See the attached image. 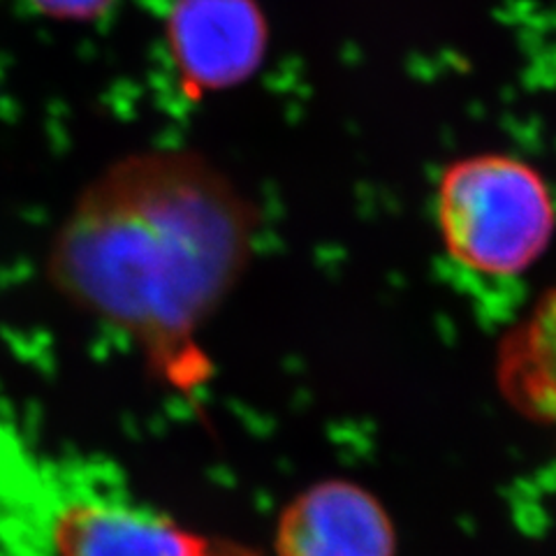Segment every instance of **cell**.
<instances>
[{
  "label": "cell",
  "mask_w": 556,
  "mask_h": 556,
  "mask_svg": "<svg viewBox=\"0 0 556 556\" xmlns=\"http://www.w3.org/2000/svg\"><path fill=\"white\" fill-rule=\"evenodd\" d=\"M253 230L249 202L202 155L135 153L77 198L51 243L49 281L188 388L206 371L195 337L247 269Z\"/></svg>",
  "instance_id": "obj_1"
},
{
  "label": "cell",
  "mask_w": 556,
  "mask_h": 556,
  "mask_svg": "<svg viewBox=\"0 0 556 556\" xmlns=\"http://www.w3.org/2000/svg\"><path fill=\"white\" fill-rule=\"evenodd\" d=\"M437 223L447 255L459 267L486 278H513L549 247L556 208L533 165L506 153H478L443 172Z\"/></svg>",
  "instance_id": "obj_2"
},
{
  "label": "cell",
  "mask_w": 556,
  "mask_h": 556,
  "mask_svg": "<svg viewBox=\"0 0 556 556\" xmlns=\"http://www.w3.org/2000/svg\"><path fill=\"white\" fill-rule=\"evenodd\" d=\"M167 51L190 93L249 81L267 54V22L255 0H172Z\"/></svg>",
  "instance_id": "obj_3"
},
{
  "label": "cell",
  "mask_w": 556,
  "mask_h": 556,
  "mask_svg": "<svg viewBox=\"0 0 556 556\" xmlns=\"http://www.w3.org/2000/svg\"><path fill=\"white\" fill-rule=\"evenodd\" d=\"M278 556H394L396 533L382 503L357 482L325 480L278 517Z\"/></svg>",
  "instance_id": "obj_4"
},
{
  "label": "cell",
  "mask_w": 556,
  "mask_h": 556,
  "mask_svg": "<svg viewBox=\"0 0 556 556\" xmlns=\"http://www.w3.org/2000/svg\"><path fill=\"white\" fill-rule=\"evenodd\" d=\"M56 556H223L167 515L116 498H70L51 517Z\"/></svg>",
  "instance_id": "obj_5"
},
{
  "label": "cell",
  "mask_w": 556,
  "mask_h": 556,
  "mask_svg": "<svg viewBox=\"0 0 556 556\" xmlns=\"http://www.w3.org/2000/svg\"><path fill=\"white\" fill-rule=\"evenodd\" d=\"M496 376L515 410L556 429V290L501 341Z\"/></svg>",
  "instance_id": "obj_6"
},
{
  "label": "cell",
  "mask_w": 556,
  "mask_h": 556,
  "mask_svg": "<svg viewBox=\"0 0 556 556\" xmlns=\"http://www.w3.org/2000/svg\"><path fill=\"white\" fill-rule=\"evenodd\" d=\"M45 16L63 22H89L108 12L112 0H28Z\"/></svg>",
  "instance_id": "obj_7"
},
{
  "label": "cell",
  "mask_w": 556,
  "mask_h": 556,
  "mask_svg": "<svg viewBox=\"0 0 556 556\" xmlns=\"http://www.w3.org/2000/svg\"><path fill=\"white\" fill-rule=\"evenodd\" d=\"M223 556H255V554H251V552H247L243 547H237V545H225V554Z\"/></svg>",
  "instance_id": "obj_8"
}]
</instances>
